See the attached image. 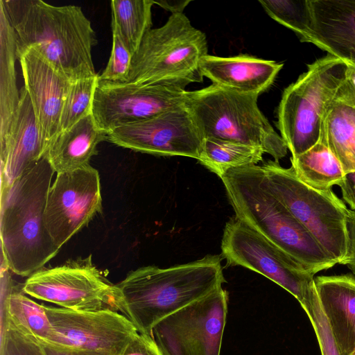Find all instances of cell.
<instances>
[{"instance_id":"obj_1","label":"cell","mask_w":355,"mask_h":355,"mask_svg":"<svg viewBox=\"0 0 355 355\" xmlns=\"http://www.w3.org/2000/svg\"><path fill=\"white\" fill-rule=\"evenodd\" d=\"M14 32L17 55L34 49L71 82L97 76L95 32L82 8L42 0H0Z\"/></svg>"},{"instance_id":"obj_2","label":"cell","mask_w":355,"mask_h":355,"mask_svg":"<svg viewBox=\"0 0 355 355\" xmlns=\"http://www.w3.org/2000/svg\"><path fill=\"white\" fill-rule=\"evenodd\" d=\"M222 258L209 254L169 268L148 266L132 270L116 284V311L139 333L153 336L159 321L222 287Z\"/></svg>"},{"instance_id":"obj_3","label":"cell","mask_w":355,"mask_h":355,"mask_svg":"<svg viewBox=\"0 0 355 355\" xmlns=\"http://www.w3.org/2000/svg\"><path fill=\"white\" fill-rule=\"evenodd\" d=\"M55 173L44 156L11 184L1 186V261L17 275L29 277L60 250L44 222Z\"/></svg>"},{"instance_id":"obj_4","label":"cell","mask_w":355,"mask_h":355,"mask_svg":"<svg viewBox=\"0 0 355 355\" xmlns=\"http://www.w3.org/2000/svg\"><path fill=\"white\" fill-rule=\"evenodd\" d=\"M220 179L239 220L302 263L313 275L337 264L270 192L261 165L231 168Z\"/></svg>"},{"instance_id":"obj_5","label":"cell","mask_w":355,"mask_h":355,"mask_svg":"<svg viewBox=\"0 0 355 355\" xmlns=\"http://www.w3.org/2000/svg\"><path fill=\"white\" fill-rule=\"evenodd\" d=\"M258 97L212 84L187 91L184 105L203 138L214 137L259 147L279 162L287 155L288 148L261 112Z\"/></svg>"},{"instance_id":"obj_6","label":"cell","mask_w":355,"mask_h":355,"mask_svg":"<svg viewBox=\"0 0 355 355\" xmlns=\"http://www.w3.org/2000/svg\"><path fill=\"white\" fill-rule=\"evenodd\" d=\"M347 64L330 54L307 65V70L283 92L276 125L291 153L297 156L320 139L326 108L346 77Z\"/></svg>"},{"instance_id":"obj_7","label":"cell","mask_w":355,"mask_h":355,"mask_svg":"<svg viewBox=\"0 0 355 355\" xmlns=\"http://www.w3.org/2000/svg\"><path fill=\"white\" fill-rule=\"evenodd\" d=\"M207 54L205 33L184 14H171L144 37L132 56L128 83H202L200 64Z\"/></svg>"},{"instance_id":"obj_8","label":"cell","mask_w":355,"mask_h":355,"mask_svg":"<svg viewBox=\"0 0 355 355\" xmlns=\"http://www.w3.org/2000/svg\"><path fill=\"white\" fill-rule=\"evenodd\" d=\"M261 167L270 192L312 234L324 251L341 264L347 254L348 209L331 189L318 190L298 178L292 166L268 160Z\"/></svg>"},{"instance_id":"obj_9","label":"cell","mask_w":355,"mask_h":355,"mask_svg":"<svg viewBox=\"0 0 355 355\" xmlns=\"http://www.w3.org/2000/svg\"><path fill=\"white\" fill-rule=\"evenodd\" d=\"M222 257L230 266L258 272L293 295L300 305L315 289L314 275L236 217L225 224Z\"/></svg>"},{"instance_id":"obj_10","label":"cell","mask_w":355,"mask_h":355,"mask_svg":"<svg viewBox=\"0 0 355 355\" xmlns=\"http://www.w3.org/2000/svg\"><path fill=\"white\" fill-rule=\"evenodd\" d=\"M227 303L220 287L159 321L153 337L163 355H220Z\"/></svg>"},{"instance_id":"obj_11","label":"cell","mask_w":355,"mask_h":355,"mask_svg":"<svg viewBox=\"0 0 355 355\" xmlns=\"http://www.w3.org/2000/svg\"><path fill=\"white\" fill-rule=\"evenodd\" d=\"M22 291L33 298L69 310L116 311V285L93 264L91 255L62 266L42 268L28 277Z\"/></svg>"},{"instance_id":"obj_12","label":"cell","mask_w":355,"mask_h":355,"mask_svg":"<svg viewBox=\"0 0 355 355\" xmlns=\"http://www.w3.org/2000/svg\"><path fill=\"white\" fill-rule=\"evenodd\" d=\"M187 85L178 82L138 85L98 80L92 115L97 126L108 133L184 105Z\"/></svg>"},{"instance_id":"obj_13","label":"cell","mask_w":355,"mask_h":355,"mask_svg":"<svg viewBox=\"0 0 355 355\" xmlns=\"http://www.w3.org/2000/svg\"><path fill=\"white\" fill-rule=\"evenodd\" d=\"M101 211L100 176L96 169L88 165L59 173L48 193L45 226L60 249Z\"/></svg>"},{"instance_id":"obj_14","label":"cell","mask_w":355,"mask_h":355,"mask_svg":"<svg viewBox=\"0 0 355 355\" xmlns=\"http://www.w3.org/2000/svg\"><path fill=\"white\" fill-rule=\"evenodd\" d=\"M44 306L52 327V337L46 343L121 355L139 334L130 320L111 309L80 311Z\"/></svg>"},{"instance_id":"obj_15","label":"cell","mask_w":355,"mask_h":355,"mask_svg":"<svg viewBox=\"0 0 355 355\" xmlns=\"http://www.w3.org/2000/svg\"><path fill=\"white\" fill-rule=\"evenodd\" d=\"M203 137L185 105L116 128L107 141L135 151L199 158Z\"/></svg>"},{"instance_id":"obj_16","label":"cell","mask_w":355,"mask_h":355,"mask_svg":"<svg viewBox=\"0 0 355 355\" xmlns=\"http://www.w3.org/2000/svg\"><path fill=\"white\" fill-rule=\"evenodd\" d=\"M18 59L46 153L61 132L62 108L72 82L34 49Z\"/></svg>"},{"instance_id":"obj_17","label":"cell","mask_w":355,"mask_h":355,"mask_svg":"<svg viewBox=\"0 0 355 355\" xmlns=\"http://www.w3.org/2000/svg\"><path fill=\"white\" fill-rule=\"evenodd\" d=\"M311 43L355 67V0H307Z\"/></svg>"},{"instance_id":"obj_18","label":"cell","mask_w":355,"mask_h":355,"mask_svg":"<svg viewBox=\"0 0 355 355\" xmlns=\"http://www.w3.org/2000/svg\"><path fill=\"white\" fill-rule=\"evenodd\" d=\"M19 90L15 119L8 137L0 143L1 185L11 184L46 153L29 96L24 87Z\"/></svg>"},{"instance_id":"obj_19","label":"cell","mask_w":355,"mask_h":355,"mask_svg":"<svg viewBox=\"0 0 355 355\" xmlns=\"http://www.w3.org/2000/svg\"><path fill=\"white\" fill-rule=\"evenodd\" d=\"M283 65L248 55L207 54L201 60L200 69L202 76L214 85L239 94L259 96L271 86Z\"/></svg>"},{"instance_id":"obj_20","label":"cell","mask_w":355,"mask_h":355,"mask_svg":"<svg viewBox=\"0 0 355 355\" xmlns=\"http://www.w3.org/2000/svg\"><path fill=\"white\" fill-rule=\"evenodd\" d=\"M316 292L341 355H355V277L318 276Z\"/></svg>"},{"instance_id":"obj_21","label":"cell","mask_w":355,"mask_h":355,"mask_svg":"<svg viewBox=\"0 0 355 355\" xmlns=\"http://www.w3.org/2000/svg\"><path fill=\"white\" fill-rule=\"evenodd\" d=\"M320 138L345 173L355 171V89L347 77L326 108Z\"/></svg>"},{"instance_id":"obj_22","label":"cell","mask_w":355,"mask_h":355,"mask_svg":"<svg viewBox=\"0 0 355 355\" xmlns=\"http://www.w3.org/2000/svg\"><path fill=\"white\" fill-rule=\"evenodd\" d=\"M107 135L97 126L92 113L62 131L49 146L45 157L56 173L85 167L98 153V144L107 140Z\"/></svg>"},{"instance_id":"obj_23","label":"cell","mask_w":355,"mask_h":355,"mask_svg":"<svg viewBox=\"0 0 355 355\" xmlns=\"http://www.w3.org/2000/svg\"><path fill=\"white\" fill-rule=\"evenodd\" d=\"M8 270L7 266L1 263V275L4 277L5 284L1 322L38 341L49 342L52 337V327L44 304L29 298L23 292L22 286L19 288L12 285Z\"/></svg>"},{"instance_id":"obj_24","label":"cell","mask_w":355,"mask_h":355,"mask_svg":"<svg viewBox=\"0 0 355 355\" xmlns=\"http://www.w3.org/2000/svg\"><path fill=\"white\" fill-rule=\"evenodd\" d=\"M17 58L14 32L0 6V143L8 137L20 100L17 85Z\"/></svg>"},{"instance_id":"obj_25","label":"cell","mask_w":355,"mask_h":355,"mask_svg":"<svg viewBox=\"0 0 355 355\" xmlns=\"http://www.w3.org/2000/svg\"><path fill=\"white\" fill-rule=\"evenodd\" d=\"M291 162L298 178L318 190L338 185L345 175L340 163L320 138L304 153L291 157Z\"/></svg>"},{"instance_id":"obj_26","label":"cell","mask_w":355,"mask_h":355,"mask_svg":"<svg viewBox=\"0 0 355 355\" xmlns=\"http://www.w3.org/2000/svg\"><path fill=\"white\" fill-rule=\"evenodd\" d=\"M264 152L259 147L214 138H204L198 160L220 178L230 169L257 164Z\"/></svg>"},{"instance_id":"obj_27","label":"cell","mask_w":355,"mask_h":355,"mask_svg":"<svg viewBox=\"0 0 355 355\" xmlns=\"http://www.w3.org/2000/svg\"><path fill=\"white\" fill-rule=\"evenodd\" d=\"M153 0H112V28L133 55L152 28Z\"/></svg>"},{"instance_id":"obj_28","label":"cell","mask_w":355,"mask_h":355,"mask_svg":"<svg viewBox=\"0 0 355 355\" xmlns=\"http://www.w3.org/2000/svg\"><path fill=\"white\" fill-rule=\"evenodd\" d=\"M98 75L71 83L62 108L60 128L67 130L92 113Z\"/></svg>"},{"instance_id":"obj_29","label":"cell","mask_w":355,"mask_h":355,"mask_svg":"<svg viewBox=\"0 0 355 355\" xmlns=\"http://www.w3.org/2000/svg\"><path fill=\"white\" fill-rule=\"evenodd\" d=\"M270 17L293 31L304 42L309 30L307 0H259Z\"/></svg>"},{"instance_id":"obj_30","label":"cell","mask_w":355,"mask_h":355,"mask_svg":"<svg viewBox=\"0 0 355 355\" xmlns=\"http://www.w3.org/2000/svg\"><path fill=\"white\" fill-rule=\"evenodd\" d=\"M315 331L322 355H341L322 309L316 289L301 304Z\"/></svg>"},{"instance_id":"obj_31","label":"cell","mask_w":355,"mask_h":355,"mask_svg":"<svg viewBox=\"0 0 355 355\" xmlns=\"http://www.w3.org/2000/svg\"><path fill=\"white\" fill-rule=\"evenodd\" d=\"M112 29V48L107 66L98 75V81L110 83H126L132 55L125 46L117 31Z\"/></svg>"},{"instance_id":"obj_32","label":"cell","mask_w":355,"mask_h":355,"mask_svg":"<svg viewBox=\"0 0 355 355\" xmlns=\"http://www.w3.org/2000/svg\"><path fill=\"white\" fill-rule=\"evenodd\" d=\"M1 355H46L39 341L1 322Z\"/></svg>"},{"instance_id":"obj_33","label":"cell","mask_w":355,"mask_h":355,"mask_svg":"<svg viewBox=\"0 0 355 355\" xmlns=\"http://www.w3.org/2000/svg\"><path fill=\"white\" fill-rule=\"evenodd\" d=\"M121 355H163L153 336L140 334L128 345Z\"/></svg>"},{"instance_id":"obj_34","label":"cell","mask_w":355,"mask_h":355,"mask_svg":"<svg viewBox=\"0 0 355 355\" xmlns=\"http://www.w3.org/2000/svg\"><path fill=\"white\" fill-rule=\"evenodd\" d=\"M347 254L342 265H345L355 277V211L348 210L347 218Z\"/></svg>"},{"instance_id":"obj_35","label":"cell","mask_w":355,"mask_h":355,"mask_svg":"<svg viewBox=\"0 0 355 355\" xmlns=\"http://www.w3.org/2000/svg\"><path fill=\"white\" fill-rule=\"evenodd\" d=\"M39 343L46 355H110L97 351L86 350L46 342L39 341Z\"/></svg>"},{"instance_id":"obj_36","label":"cell","mask_w":355,"mask_h":355,"mask_svg":"<svg viewBox=\"0 0 355 355\" xmlns=\"http://www.w3.org/2000/svg\"><path fill=\"white\" fill-rule=\"evenodd\" d=\"M338 186L344 200L355 211V171L345 173Z\"/></svg>"},{"instance_id":"obj_37","label":"cell","mask_w":355,"mask_h":355,"mask_svg":"<svg viewBox=\"0 0 355 355\" xmlns=\"http://www.w3.org/2000/svg\"><path fill=\"white\" fill-rule=\"evenodd\" d=\"M190 2V0L154 1L155 4L170 11L171 14L183 13V10Z\"/></svg>"},{"instance_id":"obj_38","label":"cell","mask_w":355,"mask_h":355,"mask_svg":"<svg viewBox=\"0 0 355 355\" xmlns=\"http://www.w3.org/2000/svg\"><path fill=\"white\" fill-rule=\"evenodd\" d=\"M345 74L347 80L355 89V67L347 64Z\"/></svg>"}]
</instances>
